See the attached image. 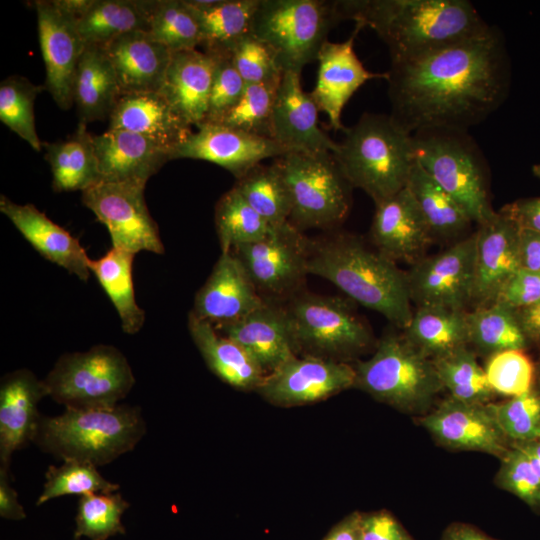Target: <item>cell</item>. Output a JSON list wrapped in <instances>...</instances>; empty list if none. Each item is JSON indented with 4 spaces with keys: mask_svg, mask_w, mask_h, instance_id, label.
<instances>
[{
    "mask_svg": "<svg viewBox=\"0 0 540 540\" xmlns=\"http://www.w3.org/2000/svg\"><path fill=\"white\" fill-rule=\"evenodd\" d=\"M48 396L70 409H105L118 405L135 384L124 354L112 345L62 355L43 380Z\"/></svg>",
    "mask_w": 540,
    "mask_h": 540,
    "instance_id": "9",
    "label": "cell"
},
{
    "mask_svg": "<svg viewBox=\"0 0 540 540\" xmlns=\"http://www.w3.org/2000/svg\"><path fill=\"white\" fill-rule=\"evenodd\" d=\"M361 533L362 540H414L387 510L362 513Z\"/></svg>",
    "mask_w": 540,
    "mask_h": 540,
    "instance_id": "54",
    "label": "cell"
},
{
    "mask_svg": "<svg viewBox=\"0 0 540 540\" xmlns=\"http://www.w3.org/2000/svg\"><path fill=\"white\" fill-rule=\"evenodd\" d=\"M540 300V272L520 268L501 289L495 302L514 310Z\"/></svg>",
    "mask_w": 540,
    "mask_h": 540,
    "instance_id": "53",
    "label": "cell"
},
{
    "mask_svg": "<svg viewBox=\"0 0 540 540\" xmlns=\"http://www.w3.org/2000/svg\"><path fill=\"white\" fill-rule=\"evenodd\" d=\"M511 444L521 449L528 456L533 467L540 476V440L515 442Z\"/></svg>",
    "mask_w": 540,
    "mask_h": 540,
    "instance_id": "61",
    "label": "cell"
},
{
    "mask_svg": "<svg viewBox=\"0 0 540 540\" xmlns=\"http://www.w3.org/2000/svg\"><path fill=\"white\" fill-rule=\"evenodd\" d=\"M45 89L22 76H9L0 84V120L25 140L32 149L41 151L34 118V102Z\"/></svg>",
    "mask_w": 540,
    "mask_h": 540,
    "instance_id": "44",
    "label": "cell"
},
{
    "mask_svg": "<svg viewBox=\"0 0 540 540\" xmlns=\"http://www.w3.org/2000/svg\"><path fill=\"white\" fill-rule=\"evenodd\" d=\"M406 187L414 197L433 238L457 236L473 223L465 210L434 181L417 160Z\"/></svg>",
    "mask_w": 540,
    "mask_h": 540,
    "instance_id": "38",
    "label": "cell"
},
{
    "mask_svg": "<svg viewBox=\"0 0 540 540\" xmlns=\"http://www.w3.org/2000/svg\"><path fill=\"white\" fill-rule=\"evenodd\" d=\"M145 186L138 182L101 181L82 192V202L106 226L112 247L134 254H164L158 225L145 202Z\"/></svg>",
    "mask_w": 540,
    "mask_h": 540,
    "instance_id": "12",
    "label": "cell"
},
{
    "mask_svg": "<svg viewBox=\"0 0 540 540\" xmlns=\"http://www.w3.org/2000/svg\"><path fill=\"white\" fill-rule=\"evenodd\" d=\"M48 396L43 380L27 369L3 376L0 384V463L9 468L13 453L34 440L41 415L40 400Z\"/></svg>",
    "mask_w": 540,
    "mask_h": 540,
    "instance_id": "25",
    "label": "cell"
},
{
    "mask_svg": "<svg viewBox=\"0 0 540 540\" xmlns=\"http://www.w3.org/2000/svg\"><path fill=\"white\" fill-rule=\"evenodd\" d=\"M290 153L275 140L221 124H202L171 153V160L188 158L216 164L236 179L268 158Z\"/></svg>",
    "mask_w": 540,
    "mask_h": 540,
    "instance_id": "18",
    "label": "cell"
},
{
    "mask_svg": "<svg viewBox=\"0 0 540 540\" xmlns=\"http://www.w3.org/2000/svg\"><path fill=\"white\" fill-rule=\"evenodd\" d=\"M214 55L217 63L208 112L203 124H218L240 99L246 86L232 62L231 55Z\"/></svg>",
    "mask_w": 540,
    "mask_h": 540,
    "instance_id": "52",
    "label": "cell"
},
{
    "mask_svg": "<svg viewBox=\"0 0 540 540\" xmlns=\"http://www.w3.org/2000/svg\"><path fill=\"white\" fill-rule=\"evenodd\" d=\"M0 211L42 257L80 280H88L90 258L76 237L33 204H18L1 195Z\"/></svg>",
    "mask_w": 540,
    "mask_h": 540,
    "instance_id": "26",
    "label": "cell"
},
{
    "mask_svg": "<svg viewBox=\"0 0 540 540\" xmlns=\"http://www.w3.org/2000/svg\"><path fill=\"white\" fill-rule=\"evenodd\" d=\"M145 432L146 423L138 407L66 408L57 416H41L33 442L62 461L99 467L133 450Z\"/></svg>",
    "mask_w": 540,
    "mask_h": 540,
    "instance_id": "5",
    "label": "cell"
},
{
    "mask_svg": "<svg viewBox=\"0 0 540 540\" xmlns=\"http://www.w3.org/2000/svg\"><path fill=\"white\" fill-rule=\"evenodd\" d=\"M420 423L438 444L451 450L483 452L501 459L511 447L490 403H468L450 396Z\"/></svg>",
    "mask_w": 540,
    "mask_h": 540,
    "instance_id": "17",
    "label": "cell"
},
{
    "mask_svg": "<svg viewBox=\"0 0 540 540\" xmlns=\"http://www.w3.org/2000/svg\"><path fill=\"white\" fill-rule=\"evenodd\" d=\"M104 50L116 74L121 93L159 92L172 52L145 31L123 34Z\"/></svg>",
    "mask_w": 540,
    "mask_h": 540,
    "instance_id": "29",
    "label": "cell"
},
{
    "mask_svg": "<svg viewBox=\"0 0 540 540\" xmlns=\"http://www.w3.org/2000/svg\"><path fill=\"white\" fill-rule=\"evenodd\" d=\"M281 79L247 84L240 99L218 124L271 138L273 109Z\"/></svg>",
    "mask_w": 540,
    "mask_h": 540,
    "instance_id": "46",
    "label": "cell"
},
{
    "mask_svg": "<svg viewBox=\"0 0 540 540\" xmlns=\"http://www.w3.org/2000/svg\"><path fill=\"white\" fill-rule=\"evenodd\" d=\"M129 507V502L119 493L82 495L77 506L74 539L107 540L117 534H125L121 517Z\"/></svg>",
    "mask_w": 540,
    "mask_h": 540,
    "instance_id": "45",
    "label": "cell"
},
{
    "mask_svg": "<svg viewBox=\"0 0 540 540\" xmlns=\"http://www.w3.org/2000/svg\"><path fill=\"white\" fill-rule=\"evenodd\" d=\"M8 470L9 468H0V516L7 520H23L26 513L18 501L16 490L10 485Z\"/></svg>",
    "mask_w": 540,
    "mask_h": 540,
    "instance_id": "56",
    "label": "cell"
},
{
    "mask_svg": "<svg viewBox=\"0 0 540 540\" xmlns=\"http://www.w3.org/2000/svg\"><path fill=\"white\" fill-rule=\"evenodd\" d=\"M43 491L36 505L65 495H85L89 493H114L119 485L106 480L90 463L68 460L59 467L49 466Z\"/></svg>",
    "mask_w": 540,
    "mask_h": 540,
    "instance_id": "47",
    "label": "cell"
},
{
    "mask_svg": "<svg viewBox=\"0 0 540 540\" xmlns=\"http://www.w3.org/2000/svg\"><path fill=\"white\" fill-rule=\"evenodd\" d=\"M95 153L105 182L147 183L171 160L170 152L147 138L125 130L108 129L93 136Z\"/></svg>",
    "mask_w": 540,
    "mask_h": 540,
    "instance_id": "30",
    "label": "cell"
},
{
    "mask_svg": "<svg viewBox=\"0 0 540 540\" xmlns=\"http://www.w3.org/2000/svg\"><path fill=\"white\" fill-rule=\"evenodd\" d=\"M188 329L207 367L220 380L242 391H256L266 374L237 342L209 322L188 316Z\"/></svg>",
    "mask_w": 540,
    "mask_h": 540,
    "instance_id": "31",
    "label": "cell"
},
{
    "mask_svg": "<svg viewBox=\"0 0 540 540\" xmlns=\"http://www.w3.org/2000/svg\"><path fill=\"white\" fill-rule=\"evenodd\" d=\"M307 271L399 328L405 329L411 321L407 272L357 237L338 234L311 240Z\"/></svg>",
    "mask_w": 540,
    "mask_h": 540,
    "instance_id": "3",
    "label": "cell"
},
{
    "mask_svg": "<svg viewBox=\"0 0 540 540\" xmlns=\"http://www.w3.org/2000/svg\"><path fill=\"white\" fill-rule=\"evenodd\" d=\"M441 540H497L466 523H453L444 531Z\"/></svg>",
    "mask_w": 540,
    "mask_h": 540,
    "instance_id": "60",
    "label": "cell"
},
{
    "mask_svg": "<svg viewBox=\"0 0 540 540\" xmlns=\"http://www.w3.org/2000/svg\"><path fill=\"white\" fill-rule=\"evenodd\" d=\"M484 370L495 394L514 397L534 387V364L524 350L494 353L489 356Z\"/></svg>",
    "mask_w": 540,
    "mask_h": 540,
    "instance_id": "49",
    "label": "cell"
},
{
    "mask_svg": "<svg viewBox=\"0 0 540 540\" xmlns=\"http://www.w3.org/2000/svg\"><path fill=\"white\" fill-rule=\"evenodd\" d=\"M476 234L430 257L407 272L411 302L464 310L471 302L475 278Z\"/></svg>",
    "mask_w": 540,
    "mask_h": 540,
    "instance_id": "14",
    "label": "cell"
},
{
    "mask_svg": "<svg viewBox=\"0 0 540 540\" xmlns=\"http://www.w3.org/2000/svg\"><path fill=\"white\" fill-rule=\"evenodd\" d=\"M432 361L443 389H447L451 397L468 403H490L495 392L484 368L467 346Z\"/></svg>",
    "mask_w": 540,
    "mask_h": 540,
    "instance_id": "43",
    "label": "cell"
},
{
    "mask_svg": "<svg viewBox=\"0 0 540 540\" xmlns=\"http://www.w3.org/2000/svg\"><path fill=\"white\" fill-rule=\"evenodd\" d=\"M141 135L173 152L193 133L159 92L122 94L110 117L109 128Z\"/></svg>",
    "mask_w": 540,
    "mask_h": 540,
    "instance_id": "27",
    "label": "cell"
},
{
    "mask_svg": "<svg viewBox=\"0 0 540 540\" xmlns=\"http://www.w3.org/2000/svg\"><path fill=\"white\" fill-rule=\"evenodd\" d=\"M469 344L488 356L506 350H525L529 339L516 310L494 302L466 313Z\"/></svg>",
    "mask_w": 540,
    "mask_h": 540,
    "instance_id": "39",
    "label": "cell"
},
{
    "mask_svg": "<svg viewBox=\"0 0 540 540\" xmlns=\"http://www.w3.org/2000/svg\"><path fill=\"white\" fill-rule=\"evenodd\" d=\"M490 405L511 443L540 440V392L534 387L524 394Z\"/></svg>",
    "mask_w": 540,
    "mask_h": 540,
    "instance_id": "48",
    "label": "cell"
},
{
    "mask_svg": "<svg viewBox=\"0 0 540 540\" xmlns=\"http://www.w3.org/2000/svg\"><path fill=\"white\" fill-rule=\"evenodd\" d=\"M216 63V55L197 49L172 54L159 93L191 126L206 120Z\"/></svg>",
    "mask_w": 540,
    "mask_h": 540,
    "instance_id": "28",
    "label": "cell"
},
{
    "mask_svg": "<svg viewBox=\"0 0 540 540\" xmlns=\"http://www.w3.org/2000/svg\"><path fill=\"white\" fill-rule=\"evenodd\" d=\"M519 232L516 223L501 211L478 224L471 300L477 307L494 303L507 281L521 268Z\"/></svg>",
    "mask_w": 540,
    "mask_h": 540,
    "instance_id": "21",
    "label": "cell"
},
{
    "mask_svg": "<svg viewBox=\"0 0 540 540\" xmlns=\"http://www.w3.org/2000/svg\"><path fill=\"white\" fill-rule=\"evenodd\" d=\"M344 134L332 154L352 188L376 204L406 187L416 161L413 137L391 115L364 113Z\"/></svg>",
    "mask_w": 540,
    "mask_h": 540,
    "instance_id": "4",
    "label": "cell"
},
{
    "mask_svg": "<svg viewBox=\"0 0 540 540\" xmlns=\"http://www.w3.org/2000/svg\"><path fill=\"white\" fill-rule=\"evenodd\" d=\"M519 255L521 268L540 272V234L520 229Z\"/></svg>",
    "mask_w": 540,
    "mask_h": 540,
    "instance_id": "57",
    "label": "cell"
},
{
    "mask_svg": "<svg viewBox=\"0 0 540 540\" xmlns=\"http://www.w3.org/2000/svg\"><path fill=\"white\" fill-rule=\"evenodd\" d=\"M310 242L288 221L273 227L263 239L231 252L240 259L260 295L291 297L308 274Z\"/></svg>",
    "mask_w": 540,
    "mask_h": 540,
    "instance_id": "13",
    "label": "cell"
},
{
    "mask_svg": "<svg viewBox=\"0 0 540 540\" xmlns=\"http://www.w3.org/2000/svg\"><path fill=\"white\" fill-rule=\"evenodd\" d=\"M275 161L289 190V222L295 228L300 231L328 229L345 219L351 205L352 187L332 153L290 152Z\"/></svg>",
    "mask_w": 540,
    "mask_h": 540,
    "instance_id": "11",
    "label": "cell"
},
{
    "mask_svg": "<svg viewBox=\"0 0 540 540\" xmlns=\"http://www.w3.org/2000/svg\"><path fill=\"white\" fill-rule=\"evenodd\" d=\"M216 330L245 349L266 375L298 355L286 308L268 301Z\"/></svg>",
    "mask_w": 540,
    "mask_h": 540,
    "instance_id": "24",
    "label": "cell"
},
{
    "mask_svg": "<svg viewBox=\"0 0 540 540\" xmlns=\"http://www.w3.org/2000/svg\"><path fill=\"white\" fill-rule=\"evenodd\" d=\"M354 369V387L401 411L424 410L443 389L433 361L403 335L386 334Z\"/></svg>",
    "mask_w": 540,
    "mask_h": 540,
    "instance_id": "7",
    "label": "cell"
},
{
    "mask_svg": "<svg viewBox=\"0 0 540 540\" xmlns=\"http://www.w3.org/2000/svg\"><path fill=\"white\" fill-rule=\"evenodd\" d=\"M77 25L86 45L102 47L129 32H147L146 0H92Z\"/></svg>",
    "mask_w": 540,
    "mask_h": 540,
    "instance_id": "37",
    "label": "cell"
},
{
    "mask_svg": "<svg viewBox=\"0 0 540 540\" xmlns=\"http://www.w3.org/2000/svg\"><path fill=\"white\" fill-rule=\"evenodd\" d=\"M122 95L112 64L102 46L88 44L79 60L73 101L79 122L104 120Z\"/></svg>",
    "mask_w": 540,
    "mask_h": 540,
    "instance_id": "33",
    "label": "cell"
},
{
    "mask_svg": "<svg viewBox=\"0 0 540 540\" xmlns=\"http://www.w3.org/2000/svg\"><path fill=\"white\" fill-rule=\"evenodd\" d=\"M33 5L46 71L45 90L60 109H70L74 104L75 74L86 46L77 18L59 7L55 0H38Z\"/></svg>",
    "mask_w": 540,
    "mask_h": 540,
    "instance_id": "16",
    "label": "cell"
},
{
    "mask_svg": "<svg viewBox=\"0 0 540 540\" xmlns=\"http://www.w3.org/2000/svg\"><path fill=\"white\" fill-rule=\"evenodd\" d=\"M231 59L246 85L279 80L284 74L271 49L253 34L235 46Z\"/></svg>",
    "mask_w": 540,
    "mask_h": 540,
    "instance_id": "51",
    "label": "cell"
},
{
    "mask_svg": "<svg viewBox=\"0 0 540 540\" xmlns=\"http://www.w3.org/2000/svg\"><path fill=\"white\" fill-rule=\"evenodd\" d=\"M386 73L390 115L411 134L468 130L504 103L511 84L505 40L494 26L422 57L391 63Z\"/></svg>",
    "mask_w": 540,
    "mask_h": 540,
    "instance_id": "1",
    "label": "cell"
},
{
    "mask_svg": "<svg viewBox=\"0 0 540 540\" xmlns=\"http://www.w3.org/2000/svg\"><path fill=\"white\" fill-rule=\"evenodd\" d=\"M520 229L540 234V197L518 199L500 210Z\"/></svg>",
    "mask_w": 540,
    "mask_h": 540,
    "instance_id": "55",
    "label": "cell"
},
{
    "mask_svg": "<svg viewBox=\"0 0 540 540\" xmlns=\"http://www.w3.org/2000/svg\"><path fill=\"white\" fill-rule=\"evenodd\" d=\"M234 187L272 228L289 221L290 194L276 161L258 164L236 179Z\"/></svg>",
    "mask_w": 540,
    "mask_h": 540,
    "instance_id": "40",
    "label": "cell"
},
{
    "mask_svg": "<svg viewBox=\"0 0 540 540\" xmlns=\"http://www.w3.org/2000/svg\"><path fill=\"white\" fill-rule=\"evenodd\" d=\"M361 516L358 511L348 514L330 529L323 540H362Z\"/></svg>",
    "mask_w": 540,
    "mask_h": 540,
    "instance_id": "58",
    "label": "cell"
},
{
    "mask_svg": "<svg viewBox=\"0 0 540 540\" xmlns=\"http://www.w3.org/2000/svg\"><path fill=\"white\" fill-rule=\"evenodd\" d=\"M86 126L79 122L75 132L66 139L42 145L55 192H83L101 182L93 136Z\"/></svg>",
    "mask_w": 540,
    "mask_h": 540,
    "instance_id": "34",
    "label": "cell"
},
{
    "mask_svg": "<svg viewBox=\"0 0 540 540\" xmlns=\"http://www.w3.org/2000/svg\"><path fill=\"white\" fill-rule=\"evenodd\" d=\"M532 171L534 175L540 179V164H535L532 168Z\"/></svg>",
    "mask_w": 540,
    "mask_h": 540,
    "instance_id": "62",
    "label": "cell"
},
{
    "mask_svg": "<svg viewBox=\"0 0 540 540\" xmlns=\"http://www.w3.org/2000/svg\"><path fill=\"white\" fill-rule=\"evenodd\" d=\"M466 313L445 307H418L403 336L429 359L444 357L469 344Z\"/></svg>",
    "mask_w": 540,
    "mask_h": 540,
    "instance_id": "35",
    "label": "cell"
},
{
    "mask_svg": "<svg viewBox=\"0 0 540 540\" xmlns=\"http://www.w3.org/2000/svg\"><path fill=\"white\" fill-rule=\"evenodd\" d=\"M342 20L370 27L387 45L391 63L413 60L480 36L491 26L467 0H342Z\"/></svg>",
    "mask_w": 540,
    "mask_h": 540,
    "instance_id": "2",
    "label": "cell"
},
{
    "mask_svg": "<svg viewBox=\"0 0 540 540\" xmlns=\"http://www.w3.org/2000/svg\"><path fill=\"white\" fill-rule=\"evenodd\" d=\"M362 28L356 23L345 41H326L317 56V81L310 94L319 110L327 115L329 127L335 131L346 130L341 116L353 94L368 80L387 78V73L367 70L355 53L354 42Z\"/></svg>",
    "mask_w": 540,
    "mask_h": 540,
    "instance_id": "19",
    "label": "cell"
},
{
    "mask_svg": "<svg viewBox=\"0 0 540 540\" xmlns=\"http://www.w3.org/2000/svg\"><path fill=\"white\" fill-rule=\"evenodd\" d=\"M412 137L416 160L473 222L481 224L494 214L487 161L468 130L429 128Z\"/></svg>",
    "mask_w": 540,
    "mask_h": 540,
    "instance_id": "6",
    "label": "cell"
},
{
    "mask_svg": "<svg viewBox=\"0 0 540 540\" xmlns=\"http://www.w3.org/2000/svg\"><path fill=\"white\" fill-rule=\"evenodd\" d=\"M134 253L111 247L102 257L89 259L93 273L114 305L126 334L138 333L145 322V312L137 304L133 283Z\"/></svg>",
    "mask_w": 540,
    "mask_h": 540,
    "instance_id": "36",
    "label": "cell"
},
{
    "mask_svg": "<svg viewBox=\"0 0 540 540\" xmlns=\"http://www.w3.org/2000/svg\"><path fill=\"white\" fill-rule=\"evenodd\" d=\"M147 33L172 53L201 45L198 21L186 0H146Z\"/></svg>",
    "mask_w": 540,
    "mask_h": 540,
    "instance_id": "41",
    "label": "cell"
},
{
    "mask_svg": "<svg viewBox=\"0 0 540 540\" xmlns=\"http://www.w3.org/2000/svg\"><path fill=\"white\" fill-rule=\"evenodd\" d=\"M200 28L204 51L231 55L235 46L252 34L260 0H186Z\"/></svg>",
    "mask_w": 540,
    "mask_h": 540,
    "instance_id": "32",
    "label": "cell"
},
{
    "mask_svg": "<svg viewBox=\"0 0 540 540\" xmlns=\"http://www.w3.org/2000/svg\"><path fill=\"white\" fill-rule=\"evenodd\" d=\"M214 220L222 252L257 242L272 229L234 186L216 203Z\"/></svg>",
    "mask_w": 540,
    "mask_h": 540,
    "instance_id": "42",
    "label": "cell"
},
{
    "mask_svg": "<svg viewBox=\"0 0 540 540\" xmlns=\"http://www.w3.org/2000/svg\"><path fill=\"white\" fill-rule=\"evenodd\" d=\"M355 377L347 362L297 355L267 374L256 392L275 406H301L354 387Z\"/></svg>",
    "mask_w": 540,
    "mask_h": 540,
    "instance_id": "15",
    "label": "cell"
},
{
    "mask_svg": "<svg viewBox=\"0 0 540 540\" xmlns=\"http://www.w3.org/2000/svg\"><path fill=\"white\" fill-rule=\"evenodd\" d=\"M516 313L528 339L540 343V300L516 310Z\"/></svg>",
    "mask_w": 540,
    "mask_h": 540,
    "instance_id": "59",
    "label": "cell"
},
{
    "mask_svg": "<svg viewBox=\"0 0 540 540\" xmlns=\"http://www.w3.org/2000/svg\"><path fill=\"white\" fill-rule=\"evenodd\" d=\"M370 236L377 251L394 262H417L433 240L407 187L375 204Z\"/></svg>",
    "mask_w": 540,
    "mask_h": 540,
    "instance_id": "23",
    "label": "cell"
},
{
    "mask_svg": "<svg viewBox=\"0 0 540 540\" xmlns=\"http://www.w3.org/2000/svg\"><path fill=\"white\" fill-rule=\"evenodd\" d=\"M500 460L496 485L518 497L534 512L540 513V476L528 456L511 444Z\"/></svg>",
    "mask_w": 540,
    "mask_h": 540,
    "instance_id": "50",
    "label": "cell"
},
{
    "mask_svg": "<svg viewBox=\"0 0 540 540\" xmlns=\"http://www.w3.org/2000/svg\"><path fill=\"white\" fill-rule=\"evenodd\" d=\"M340 21L336 1L260 0L252 34L271 49L283 72L301 73Z\"/></svg>",
    "mask_w": 540,
    "mask_h": 540,
    "instance_id": "8",
    "label": "cell"
},
{
    "mask_svg": "<svg viewBox=\"0 0 540 540\" xmlns=\"http://www.w3.org/2000/svg\"><path fill=\"white\" fill-rule=\"evenodd\" d=\"M264 303L240 259L233 252H221L196 293L190 313L217 328L242 319Z\"/></svg>",
    "mask_w": 540,
    "mask_h": 540,
    "instance_id": "22",
    "label": "cell"
},
{
    "mask_svg": "<svg viewBox=\"0 0 540 540\" xmlns=\"http://www.w3.org/2000/svg\"><path fill=\"white\" fill-rule=\"evenodd\" d=\"M319 111L302 88L301 73L284 72L273 109L271 139L289 152L334 153L338 143L319 127Z\"/></svg>",
    "mask_w": 540,
    "mask_h": 540,
    "instance_id": "20",
    "label": "cell"
},
{
    "mask_svg": "<svg viewBox=\"0 0 540 540\" xmlns=\"http://www.w3.org/2000/svg\"><path fill=\"white\" fill-rule=\"evenodd\" d=\"M285 308L297 354L346 362L372 343L368 326L343 298L297 292Z\"/></svg>",
    "mask_w": 540,
    "mask_h": 540,
    "instance_id": "10",
    "label": "cell"
}]
</instances>
